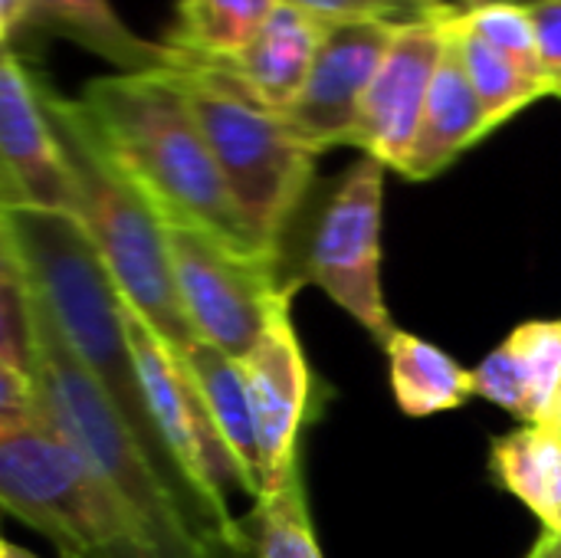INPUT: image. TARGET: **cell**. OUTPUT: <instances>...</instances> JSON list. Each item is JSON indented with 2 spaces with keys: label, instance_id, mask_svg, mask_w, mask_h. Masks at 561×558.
<instances>
[{
  "label": "cell",
  "instance_id": "cell-1",
  "mask_svg": "<svg viewBox=\"0 0 561 558\" xmlns=\"http://www.w3.org/2000/svg\"><path fill=\"white\" fill-rule=\"evenodd\" d=\"M0 247L16 257L30 289L46 306L76 358L89 368V375L99 382L105 398L115 405V411L148 454L201 546L210 556L240 549V523L227 526L197 497L148 411L145 385L128 339L125 299L85 227L72 214L56 210H0Z\"/></svg>",
  "mask_w": 561,
  "mask_h": 558
},
{
  "label": "cell",
  "instance_id": "cell-2",
  "mask_svg": "<svg viewBox=\"0 0 561 558\" xmlns=\"http://www.w3.org/2000/svg\"><path fill=\"white\" fill-rule=\"evenodd\" d=\"M79 105L112 161L164 224L194 227L230 247L263 253L227 191L201 118L174 72L89 79Z\"/></svg>",
  "mask_w": 561,
  "mask_h": 558
},
{
  "label": "cell",
  "instance_id": "cell-3",
  "mask_svg": "<svg viewBox=\"0 0 561 558\" xmlns=\"http://www.w3.org/2000/svg\"><path fill=\"white\" fill-rule=\"evenodd\" d=\"M36 86L76 181V220L95 243L122 299L171 349H191L194 342H201V335L184 316L174 286L164 220L148 204V197L128 181V174L112 161L79 99L59 95L43 76H36Z\"/></svg>",
  "mask_w": 561,
  "mask_h": 558
},
{
  "label": "cell",
  "instance_id": "cell-4",
  "mask_svg": "<svg viewBox=\"0 0 561 558\" xmlns=\"http://www.w3.org/2000/svg\"><path fill=\"white\" fill-rule=\"evenodd\" d=\"M26 280V276H23ZM33 293V289H30ZM36 312V388L39 418L59 431L138 516L154 558H210L191 533L161 474L105 398L89 368L76 358L59 326L33 293Z\"/></svg>",
  "mask_w": 561,
  "mask_h": 558
},
{
  "label": "cell",
  "instance_id": "cell-5",
  "mask_svg": "<svg viewBox=\"0 0 561 558\" xmlns=\"http://www.w3.org/2000/svg\"><path fill=\"white\" fill-rule=\"evenodd\" d=\"M0 503L59 558H154L128 503L43 418L0 421Z\"/></svg>",
  "mask_w": 561,
  "mask_h": 558
},
{
  "label": "cell",
  "instance_id": "cell-6",
  "mask_svg": "<svg viewBox=\"0 0 561 558\" xmlns=\"http://www.w3.org/2000/svg\"><path fill=\"white\" fill-rule=\"evenodd\" d=\"M174 76L201 118L250 237L263 253L283 260L286 230L312 191L319 151L279 112L243 95L214 66L181 62Z\"/></svg>",
  "mask_w": 561,
  "mask_h": 558
},
{
  "label": "cell",
  "instance_id": "cell-7",
  "mask_svg": "<svg viewBox=\"0 0 561 558\" xmlns=\"http://www.w3.org/2000/svg\"><path fill=\"white\" fill-rule=\"evenodd\" d=\"M164 227L174 286L194 332L230 358H247L289 312L293 286L279 280L283 260L230 247L194 227Z\"/></svg>",
  "mask_w": 561,
  "mask_h": 558
},
{
  "label": "cell",
  "instance_id": "cell-8",
  "mask_svg": "<svg viewBox=\"0 0 561 558\" xmlns=\"http://www.w3.org/2000/svg\"><path fill=\"white\" fill-rule=\"evenodd\" d=\"M385 164L362 155L329 191L309 230L302 280L316 283L385 349L394 322L381 293V204Z\"/></svg>",
  "mask_w": 561,
  "mask_h": 558
},
{
  "label": "cell",
  "instance_id": "cell-9",
  "mask_svg": "<svg viewBox=\"0 0 561 558\" xmlns=\"http://www.w3.org/2000/svg\"><path fill=\"white\" fill-rule=\"evenodd\" d=\"M125 316H128V339H131L138 375L145 385L148 411L171 457L178 460V467L184 470L197 497L217 513V520H224L227 526H237V520L227 510L224 490L240 487L247 493V480L227 441L220 437L191 372L184 368L178 349H171L128 303H125Z\"/></svg>",
  "mask_w": 561,
  "mask_h": 558
},
{
  "label": "cell",
  "instance_id": "cell-10",
  "mask_svg": "<svg viewBox=\"0 0 561 558\" xmlns=\"http://www.w3.org/2000/svg\"><path fill=\"white\" fill-rule=\"evenodd\" d=\"M454 13L457 7H447L440 13H424L417 20L401 23L394 43L385 53L381 69L375 72L362 99L352 148L378 158L398 174L414 148Z\"/></svg>",
  "mask_w": 561,
  "mask_h": 558
},
{
  "label": "cell",
  "instance_id": "cell-11",
  "mask_svg": "<svg viewBox=\"0 0 561 558\" xmlns=\"http://www.w3.org/2000/svg\"><path fill=\"white\" fill-rule=\"evenodd\" d=\"M79 210L76 181L39 99L33 66L3 46L0 62V210Z\"/></svg>",
  "mask_w": 561,
  "mask_h": 558
},
{
  "label": "cell",
  "instance_id": "cell-12",
  "mask_svg": "<svg viewBox=\"0 0 561 558\" xmlns=\"http://www.w3.org/2000/svg\"><path fill=\"white\" fill-rule=\"evenodd\" d=\"M394 20H329L312 72L283 115L293 132L319 155L352 145L362 99L398 36Z\"/></svg>",
  "mask_w": 561,
  "mask_h": 558
},
{
  "label": "cell",
  "instance_id": "cell-13",
  "mask_svg": "<svg viewBox=\"0 0 561 558\" xmlns=\"http://www.w3.org/2000/svg\"><path fill=\"white\" fill-rule=\"evenodd\" d=\"M240 368L250 388L256 441L263 457L260 497H270L299 474L296 451L302 424L312 408V372L289 312L266 329V335L247 358H240Z\"/></svg>",
  "mask_w": 561,
  "mask_h": 558
},
{
  "label": "cell",
  "instance_id": "cell-14",
  "mask_svg": "<svg viewBox=\"0 0 561 558\" xmlns=\"http://www.w3.org/2000/svg\"><path fill=\"white\" fill-rule=\"evenodd\" d=\"M325 23L329 20L279 0L276 10L266 16V23L253 33V39L237 56L204 66H214L243 95L286 115L296 105L312 72L316 53L325 36Z\"/></svg>",
  "mask_w": 561,
  "mask_h": 558
},
{
  "label": "cell",
  "instance_id": "cell-15",
  "mask_svg": "<svg viewBox=\"0 0 561 558\" xmlns=\"http://www.w3.org/2000/svg\"><path fill=\"white\" fill-rule=\"evenodd\" d=\"M460 10V7H457ZM457 16V13H454ZM454 16L447 30V46L424 105V118L414 138V148L401 168L408 181H431L440 171H447L463 151L480 145L490 135L483 102L467 76L457 36H454Z\"/></svg>",
  "mask_w": 561,
  "mask_h": 558
},
{
  "label": "cell",
  "instance_id": "cell-16",
  "mask_svg": "<svg viewBox=\"0 0 561 558\" xmlns=\"http://www.w3.org/2000/svg\"><path fill=\"white\" fill-rule=\"evenodd\" d=\"M30 33L62 36L118 72H174L181 56L168 43L138 36L112 7V0H30Z\"/></svg>",
  "mask_w": 561,
  "mask_h": 558
},
{
  "label": "cell",
  "instance_id": "cell-17",
  "mask_svg": "<svg viewBox=\"0 0 561 558\" xmlns=\"http://www.w3.org/2000/svg\"><path fill=\"white\" fill-rule=\"evenodd\" d=\"M184 368L191 372L220 437L227 441L243 480L247 493L260 500L263 493V457H260V441H256V421H253V401L250 388L243 378V368L237 358L227 352L214 349L210 342H194L191 349L178 352Z\"/></svg>",
  "mask_w": 561,
  "mask_h": 558
},
{
  "label": "cell",
  "instance_id": "cell-18",
  "mask_svg": "<svg viewBox=\"0 0 561 558\" xmlns=\"http://www.w3.org/2000/svg\"><path fill=\"white\" fill-rule=\"evenodd\" d=\"M39 418L33 293L10 250L0 247V421Z\"/></svg>",
  "mask_w": 561,
  "mask_h": 558
},
{
  "label": "cell",
  "instance_id": "cell-19",
  "mask_svg": "<svg viewBox=\"0 0 561 558\" xmlns=\"http://www.w3.org/2000/svg\"><path fill=\"white\" fill-rule=\"evenodd\" d=\"M385 355L394 401L411 418H431L463 408L477 395L473 372L421 335L398 329L394 339L385 345Z\"/></svg>",
  "mask_w": 561,
  "mask_h": 558
},
{
  "label": "cell",
  "instance_id": "cell-20",
  "mask_svg": "<svg viewBox=\"0 0 561 558\" xmlns=\"http://www.w3.org/2000/svg\"><path fill=\"white\" fill-rule=\"evenodd\" d=\"M490 470L549 533L561 536V441L552 431L523 424L513 434L496 437L490 447Z\"/></svg>",
  "mask_w": 561,
  "mask_h": 558
},
{
  "label": "cell",
  "instance_id": "cell-21",
  "mask_svg": "<svg viewBox=\"0 0 561 558\" xmlns=\"http://www.w3.org/2000/svg\"><path fill=\"white\" fill-rule=\"evenodd\" d=\"M279 0H174L168 43L181 62H220L237 56Z\"/></svg>",
  "mask_w": 561,
  "mask_h": 558
},
{
  "label": "cell",
  "instance_id": "cell-22",
  "mask_svg": "<svg viewBox=\"0 0 561 558\" xmlns=\"http://www.w3.org/2000/svg\"><path fill=\"white\" fill-rule=\"evenodd\" d=\"M454 36H457L460 56H463L467 76L483 102L490 135L496 128H503L510 118H516L523 109H529L533 102L549 95V89L542 82L529 79L513 59H506L496 46H490L483 36H477L463 23V10H457V16H454Z\"/></svg>",
  "mask_w": 561,
  "mask_h": 558
},
{
  "label": "cell",
  "instance_id": "cell-23",
  "mask_svg": "<svg viewBox=\"0 0 561 558\" xmlns=\"http://www.w3.org/2000/svg\"><path fill=\"white\" fill-rule=\"evenodd\" d=\"M240 529L253 558H325L309 520L302 474H296L283 490L260 497Z\"/></svg>",
  "mask_w": 561,
  "mask_h": 558
},
{
  "label": "cell",
  "instance_id": "cell-24",
  "mask_svg": "<svg viewBox=\"0 0 561 558\" xmlns=\"http://www.w3.org/2000/svg\"><path fill=\"white\" fill-rule=\"evenodd\" d=\"M510 342L526 375V421L542 428L561 398V319L523 322Z\"/></svg>",
  "mask_w": 561,
  "mask_h": 558
},
{
  "label": "cell",
  "instance_id": "cell-25",
  "mask_svg": "<svg viewBox=\"0 0 561 558\" xmlns=\"http://www.w3.org/2000/svg\"><path fill=\"white\" fill-rule=\"evenodd\" d=\"M463 23L483 36L490 46H496L506 59H513L529 79L542 82L552 95V86L546 79L542 69V56H539V39H536V23L526 3H513V0H500L480 10H463Z\"/></svg>",
  "mask_w": 561,
  "mask_h": 558
},
{
  "label": "cell",
  "instance_id": "cell-26",
  "mask_svg": "<svg viewBox=\"0 0 561 558\" xmlns=\"http://www.w3.org/2000/svg\"><path fill=\"white\" fill-rule=\"evenodd\" d=\"M473 388L490 405L510 411L513 418L526 421V375L516 355V345L506 339L473 368Z\"/></svg>",
  "mask_w": 561,
  "mask_h": 558
},
{
  "label": "cell",
  "instance_id": "cell-27",
  "mask_svg": "<svg viewBox=\"0 0 561 558\" xmlns=\"http://www.w3.org/2000/svg\"><path fill=\"white\" fill-rule=\"evenodd\" d=\"M322 20H394L408 23L424 16V10L411 0H286Z\"/></svg>",
  "mask_w": 561,
  "mask_h": 558
},
{
  "label": "cell",
  "instance_id": "cell-28",
  "mask_svg": "<svg viewBox=\"0 0 561 558\" xmlns=\"http://www.w3.org/2000/svg\"><path fill=\"white\" fill-rule=\"evenodd\" d=\"M529 13L536 23V39H539L546 79L552 86V95L561 99V0L529 3Z\"/></svg>",
  "mask_w": 561,
  "mask_h": 558
},
{
  "label": "cell",
  "instance_id": "cell-29",
  "mask_svg": "<svg viewBox=\"0 0 561 558\" xmlns=\"http://www.w3.org/2000/svg\"><path fill=\"white\" fill-rule=\"evenodd\" d=\"M30 16H33L30 0H0V39L7 49L20 53V43H26V36H33Z\"/></svg>",
  "mask_w": 561,
  "mask_h": 558
},
{
  "label": "cell",
  "instance_id": "cell-30",
  "mask_svg": "<svg viewBox=\"0 0 561 558\" xmlns=\"http://www.w3.org/2000/svg\"><path fill=\"white\" fill-rule=\"evenodd\" d=\"M526 558H561V536L559 533H542L539 536V543L533 546V553Z\"/></svg>",
  "mask_w": 561,
  "mask_h": 558
},
{
  "label": "cell",
  "instance_id": "cell-31",
  "mask_svg": "<svg viewBox=\"0 0 561 558\" xmlns=\"http://www.w3.org/2000/svg\"><path fill=\"white\" fill-rule=\"evenodd\" d=\"M542 428H546V431H552V434L561 441V398H559V405L552 408V414H549V421H546Z\"/></svg>",
  "mask_w": 561,
  "mask_h": 558
},
{
  "label": "cell",
  "instance_id": "cell-32",
  "mask_svg": "<svg viewBox=\"0 0 561 558\" xmlns=\"http://www.w3.org/2000/svg\"><path fill=\"white\" fill-rule=\"evenodd\" d=\"M411 3H417L424 13H440V10L454 7V3H447V0H411Z\"/></svg>",
  "mask_w": 561,
  "mask_h": 558
},
{
  "label": "cell",
  "instance_id": "cell-33",
  "mask_svg": "<svg viewBox=\"0 0 561 558\" xmlns=\"http://www.w3.org/2000/svg\"><path fill=\"white\" fill-rule=\"evenodd\" d=\"M0 558H36L33 553H26V549H20V546H13V543H3L0 546Z\"/></svg>",
  "mask_w": 561,
  "mask_h": 558
},
{
  "label": "cell",
  "instance_id": "cell-34",
  "mask_svg": "<svg viewBox=\"0 0 561 558\" xmlns=\"http://www.w3.org/2000/svg\"><path fill=\"white\" fill-rule=\"evenodd\" d=\"M490 3H500V0H460L457 7L460 10H480V7H490Z\"/></svg>",
  "mask_w": 561,
  "mask_h": 558
},
{
  "label": "cell",
  "instance_id": "cell-35",
  "mask_svg": "<svg viewBox=\"0 0 561 558\" xmlns=\"http://www.w3.org/2000/svg\"><path fill=\"white\" fill-rule=\"evenodd\" d=\"M513 3H526L529 7V3H542V0H513Z\"/></svg>",
  "mask_w": 561,
  "mask_h": 558
}]
</instances>
